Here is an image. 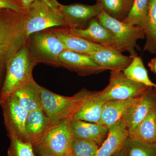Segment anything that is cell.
I'll list each match as a JSON object with an SVG mask.
<instances>
[{
	"label": "cell",
	"mask_w": 156,
	"mask_h": 156,
	"mask_svg": "<svg viewBox=\"0 0 156 156\" xmlns=\"http://www.w3.org/2000/svg\"><path fill=\"white\" fill-rule=\"evenodd\" d=\"M26 21L25 12H18L10 9L0 10L1 88L8 65L27 41Z\"/></svg>",
	"instance_id": "6da1fadb"
},
{
	"label": "cell",
	"mask_w": 156,
	"mask_h": 156,
	"mask_svg": "<svg viewBox=\"0 0 156 156\" xmlns=\"http://www.w3.org/2000/svg\"><path fill=\"white\" fill-rule=\"evenodd\" d=\"M83 89L72 96L58 95L41 87L42 108L52 127L68 122L80 110L90 93Z\"/></svg>",
	"instance_id": "7a4b0ae2"
},
{
	"label": "cell",
	"mask_w": 156,
	"mask_h": 156,
	"mask_svg": "<svg viewBox=\"0 0 156 156\" xmlns=\"http://www.w3.org/2000/svg\"><path fill=\"white\" fill-rule=\"evenodd\" d=\"M27 43L30 57L35 63L61 67L59 55L66 49L51 28L30 34Z\"/></svg>",
	"instance_id": "3957f363"
},
{
	"label": "cell",
	"mask_w": 156,
	"mask_h": 156,
	"mask_svg": "<svg viewBox=\"0 0 156 156\" xmlns=\"http://www.w3.org/2000/svg\"><path fill=\"white\" fill-rule=\"evenodd\" d=\"M36 65L30 59L26 42L8 65L0 91V104L20 87L33 79L32 72Z\"/></svg>",
	"instance_id": "277c9868"
},
{
	"label": "cell",
	"mask_w": 156,
	"mask_h": 156,
	"mask_svg": "<svg viewBox=\"0 0 156 156\" xmlns=\"http://www.w3.org/2000/svg\"><path fill=\"white\" fill-rule=\"evenodd\" d=\"M57 0H35L25 9L26 30L30 34L56 27H67Z\"/></svg>",
	"instance_id": "5b68a950"
},
{
	"label": "cell",
	"mask_w": 156,
	"mask_h": 156,
	"mask_svg": "<svg viewBox=\"0 0 156 156\" xmlns=\"http://www.w3.org/2000/svg\"><path fill=\"white\" fill-rule=\"evenodd\" d=\"M99 22L108 30L114 37L117 50L121 53L128 52L130 56L137 55V41L145 38L143 29L136 25H130L114 19L102 11L97 16Z\"/></svg>",
	"instance_id": "8992f818"
},
{
	"label": "cell",
	"mask_w": 156,
	"mask_h": 156,
	"mask_svg": "<svg viewBox=\"0 0 156 156\" xmlns=\"http://www.w3.org/2000/svg\"><path fill=\"white\" fill-rule=\"evenodd\" d=\"M149 88L128 79L122 71H111L109 84L103 90L98 91L97 94L105 102L110 100H125L140 97Z\"/></svg>",
	"instance_id": "52a82bcc"
},
{
	"label": "cell",
	"mask_w": 156,
	"mask_h": 156,
	"mask_svg": "<svg viewBox=\"0 0 156 156\" xmlns=\"http://www.w3.org/2000/svg\"><path fill=\"white\" fill-rule=\"evenodd\" d=\"M73 136L69 122L53 126L35 146L39 154L50 156H68L70 154Z\"/></svg>",
	"instance_id": "ba28073f"
},
{
	"label": "cell",
	"mask_w": 156,
	"mask_h": 156,
	"mask_svg": "<svg viewBox=\"0 0 156 156\" xmlns=\"http://www.w3.org/2000/svg\"><path fill=\"white\" fill-rule=\"evenodd\" d=\"M0 106L8 136H14L26 142L25 124L28 112L13 95L0 104Z\"/></svg>",
	"instance_id": "9c48e42d"
},
{
	"label": "cell",
	"mask_w": 156,
	"mask_h": 156,
	"mask_svg": "<svg viewBox=\"0 0 156 156\" xmlns=\"http://www.w3.org/2000/svg\"><path fill=\"white\" fill-rule=\"evenodd\" d=\"M58 8L66 26L70 28H86L89 21L103 11L98 3L94 5L79 3L63 5L58 2Z\"/></svg>",
	"instance_id": "30bf717a"
},
{
	"label": "cell",
	"mask_w": 156,
	"mask_h": 156,
	"mask_svg": "<svg viewBox=\"0 0 156 156\" xmlns=\"http://www.w3.org/2000/svg\"><path fill=\"white\" fill-rule=\"evenodd\" d=\"M61 67L74 72L80 76L96 74L105 70L97 64L90 56L66 50L59 56Z\"/></svg>",
	"instance_id": "8fae6325"
},
{
	"label": "cell",
	"mask_w": 156,
	"mask_h": 156,
	"mask_svg": "<svg viewBox=\"0 0 156 156\" xmlns=\"http://www.w3.org/2000/svg\"><path fill=\"white\" fill-rule=\"evenodd\" d=\"M149 87L137 102L130 108L122 120L128 132L145 118L156 106V91Z\"/></svg>",
	"instance_id": "7c38bea8"
},
{
	"label": "cell",
	"mask_w": 156,
	"mask_h": 156,
	"mask_svg": "<svg viewBox=\"0 0 156 156\" xmlns=\"http://www.w3.org/2000/svg\"><path fill=\"white\" fill-rule=\"evenodd\" d=\"M70 29L73 33L92 43L117 50L114 37L99 22L97 17L92 18L85 28Z\"/></svg>",
	"instance_id": "4fadbf2b"
},
{
	"label": "cell",
	"mask_w": 156,
	"mask_h": 156,
	"mask_svg": "<svg viewBox=\"0 0 156 156\" xmlns=\"http://www.w3.org/2000/svg\"><path fill=\"white\" fill-rule=\"evenodd\" d=\"M66 50L84 55L108 48L85 40L73 33L69 27H56L51 28Z\"/></svg>",
	"instance_id": "5bb4252c"
},
{
	"label": "cell",
	"mask_w": 156,
	"mask_h": 156,
	"mask_svg": "<svg viewBox=\"0 0 156 156\" xmlns=\"http://www.w3.org/2000/svg\"><path fill=\"white\" fill-rule=\"evenodd\" d=\"M52 127L42 109L30 112L25 124L26 142L37 145Z\"/></svg>",
	"instance_id": "9a60e30c"
},
{
	"label": "cell",
	"mask_w": 156,
	"mask_h": 156,
	"mask_svg": "<svg viewBox=\"0 0 156 156\" xmlns=\"http://www.w3.org/2000/svg\"><path fill=\"white\" fill-rule=\"evenodd\" d=\"M129 132L122 121L109 127L107 137L98 148L96 156H115L122 150Z\"/></svg>",
	"instance_id": "2e32d148"
},
{
	"label": "cell",
	"mask_w": 156,
	"mask_h": 156,
	"mask_svg": "<svg viewBox=\"0 0 156 156\" xmlns=\"http://www.w3.org/2000/svg\"><path fill=\"white\" fill-rule=\"evenodd\" d=\"M88 56L104 69L111 71H123L130 65L134 57L125 56L120 51L111 48L99 50Z\"/></svg>",
	"instance_id": "e0dca14e"
},
{
	"label": "cell",
	"mask_w": 156,
	"mask_h": 156,
	"mask_svg": "<svg viewBox=\"0 0 156 156\" xmlns=\"http://www.w3.org/2000/svg\"><path fill=\"white\" fill-rule=\"evenodd\" d=\"M140 97L125 100L107 101L104 105L100 122L98 124L109 128L122 121L127 113L128 109L137 102Z\"/></svg>",
	"instance_id": "ac0fdd59"
},
{
	"label": "cell",
	"mask_w": 156,
	"mask_h": 156,
	"mask_svg": "<svg viewBox=\"0 0 156 156\" xmlns=\"http://www.w3.org/2000/svg\"><path fill=\"white\" fill-rule=\"evenodd\" d=\"M41 87L34 79H31L12 94L17 98L19 103L28 112L42 108L41 98Z\"/></svg>",
	"instance_id": "d6986e66"
},
{
	"label": "cell",
	"mask_w": 156,
	"mask_h": 156,
	"mask_svg": "<svg viewBox=\"0 0 156 156\" xmlns=\"http://www.w3.org/2000/svg\"><path fill=\"white\" fill-rule=\"evenodd\" d=\"M105 102L98 96L97 91H90L83 106L76 113L73 120L98 124Z\"/></svg>",
	"instance_id": "ffe728a7"
},
{
	"label": "cell",
	"mask_w": 156,
	"mask_h": 156,
	"mask_svg": "<svg viewBox=\"0 0 156 156\" xmlns=\"http://www.w3.org/2000/svg\"><path fill=\"white\" fill-rule=\"evenodd\" d=\"M129 139L140 142H156V106L130 132Z\"/></svg>",
	"instance_id": "44dd1931"
},
{
	"label": "cell",
	"mask_w": 156,
	"mask_h": 156,
	"mask_svg": "<svg viewBox=\"0 0 156 156\" xmlns=\"http://www.w3.org/2000/svg\"><path fill=\"white\" fill-rule=\"evenodd\" d=\"M144 32L146 42L144 51L156 53V0H149L146 25Z\"/></svg>",
	"instance_id": "7402d4cb"
},
{
	"label": "cell",
	"mask_w": 156,
	"mask_h": 156,
	"mask_svg": "<svg viewBox=\"0 0 156 156\" xmlns=\"http://www.w3.org/2000/svg\"><path fill=\"white\" fill-rule=\"evenodd\" d=\"M122 71L124 74L131 80L144 84L148 87L156 88V84L149 77L142 58L137 55L133 57L131 63Z\"/></svg>",
	"instance_id": "603a6c76"
},
{
	"label": "cell",
	"mask_w": 156,
	"mask_h": 156,
	"mask_svg": "<svg viewBox=\"0 0 156 156\" xmlns=\"http://www.w3.org/2000/svg\"><path fill=\"white\" fill-rule=\"evenodd\" d=\"M134 0H97L109 16L122 21L131 11Z\"/></svg>",
	"instance_id": "cb8c5ba5"
},
{
	"label": "cell",
	"mask_w": 156,
	"mask_h": 156,
	"mask_svg": "<svg viewBox=\"0 0 156 156\" xmlns=\"http://www.w3.org/2000/svg\"><path fill=\"white\" fill-rule=\"evenodd\" d=\"M149 0H134L127 17L122 22L140 27L144 31L146 25Z\"/></svg>",
	"instance_id": "d4e9b609"
},
{
	"label": "cell",
	"mask_w": 156,
	"mask_h": 156,
	"mask_svg": "<svg viewBox=\"0 0 156 156\" xmlns=\"http://www.w3.org/2000/svg\"><path fill=\"white\" fill-rule=\"evenodd\" d=\"M124 148L127 156H156V142H140L128 138Z\"/></svg>",
	"instance_id": "484cf974"
},
{
	"label": "cell",
	"mask_w": 156,
	"mask_h": 156,
	"mask_svg": "<svg viewBox=\"0 0 156 156\" xmlns=\"http://www.w3.org/2000/svg\"><path fill=\"white\" fill-rule=\"evenodd\" d=\"M99 147L93 140L73 137L70 154L72 156H96Z\"/></svg>",
	"instance_id": "4316f807"
},
{
	"label": "cell",
	"mask_w": 156,
	"mask_h": 156,
	"mask_svg": "<svg viewBox=\"0 0 156 156\" xmlns=\"http://www.w3.org/2000/svg\"><path fill=\"white\" fill-rule=\"evenodd\" d=\"M9 137L10 144L8 151V156H37L32 144L14 136Z\"/></svg>",
	"instance_id": "83f0119b"
},
{
	"label": "cell",
	"mask_w": 156,
	"mask_h": 156,
	"mask_svg": "<svg viewBox=\"0 0 156 156\" xmlns=\"http://www.w3.org/2000/svg\"><path fill=\"white\" fill-rule=\"evenodd\" d=\"M4 9H10L21 12L26 11L20 3L15 0H0V10Z\"/></svg>",
	"instance_id": "f1b7e54d"
},
{
	"label": "cell",
	"mask_w": 156,
	"mask_h": 156,
	"mask_svg": "<svg viewBox=\"0 0 156 156\" xmlns=\"http://www.w3.org/2000/svg\"><path fill=\"white\" fill-rule=\"evenodd\" d=\"M148 65L151 70L156 74V57L153 58Z\"/></svg>",
	"instance_id": "f546056e"
},
{
	"label": "cell",
	"mask_w": 156,
	"mask_h": 156,
	"mask_svg": "<svg viewBox=\"0 0 156 156\" xmlns=\"http://www.w3.org/2000/svg\"><path fill=\"white\" fill-rule=\"evenodd\" d=\"M35 0H20V3L24 9H26Z\"/></svg>",
	"instance_id": "4dcf8cb0"
},
{
	"label": "cell",
	"mask_w": 156,
	"mask_h": 156,
	"mask_svg": "<svg viewBox=\"0 0 156 156\" xmlns=\"http://www.w3.org/2000/svg\"><path fill=\"white\" fill-rule=\"evenodd\" d=\"M115 156H127L126 151L125 150V148H124V147L122 150L117 154Z\"/></svg>",
	"instance_id": "1f68e13d"
},
{
	"label": "cell",
	"mask_w": 156,
	"mask_h": 156,
	"mask_svg": "<svg viewBox=\"0 0 156 156\" xmlns=\"http://www.w3.org/2000/svg\"><path fill=\"white\" fill-rule=\"evenodd\" d=\"M40 156H50L48 155L47 154H40Z\"/></svg>",
	"instance_id": "d6a6232c"
},
{
	"label": "cell",
	"mask_w": 156,
	"mask_h": 156,
	"mask_svg": "<svg viewBox=\"0 0 156 156\" xmlns=\"http://www.w3.org/2000/svg\"><path fill=\"white\" fill-rule=\"evenodd\" d=\"M15 1H17V2H19L20 3V0H15ZM21 4V3H20Z\"/></svg>",
	"instance_id": "836d02e7"
},
{
	"label": "cell",
	"mask_w": 156,
	"mask_h": 156,
	"mask_svg": "<svg viewBox=\"0 0 156 156\" xmlns=\"http://www.w3.org/2000/svg\"><path fill=\"white\" fill-rule=\"evenodd\" d=\"M68 156H71V154H69V155H68Z\"/></svg>",
	"instance_id": "e575fe53"
},
{
	"label": "cell",
	"mask_w": 156,
	"mask_h": 156,
	"mask_svg": "<svg viewBox=\"0 0 156 156\" xmlns=\"http://www.w3.org/2000/svg\"></svg>",
	"instance_id": "d590c367"
}]
</instances>
